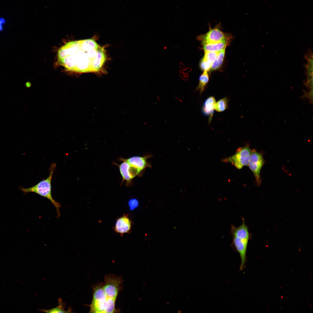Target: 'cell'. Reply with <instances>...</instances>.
Wrapping results in <instances>:
<instances>
[{
	"mask_svg": "<svg viewBox=\"0 0 313 313\" xmlns=\"http://www.w3.org/2000/svg\"><path fill=\"white\" fill-rule=\"evenodd\" d=\"M230 233L232 237V245L239 254L241 260L240 270H242L245 266L246 252L250 234L244 220L239 227L231 225Z\"/></svg>",
	"mask_w": 313,
	"mask_h": 313,
	"instance_id": "cell-2",
	"label": "cell"
},
{
	"mask_svg": "<svg viewBox=\"0 0 313 313\" xmlns=\"http://www.w3.org/2000/svg\"><path fill=\"white\" fill-rule=\"evenodd\" d=\"M251 153L249 145L247 144L239 148L234 155L223 159L222 161L231 163L237 168L240 169L244 166L248 165Z\"/></svg>",
	"mask_w": 313,
	"mask_h": 313,
	"instance_id": "cell-6",
	"label": "cell"
},
{
	"mask_svg": "<svg viewBox=\"0 0 313 313\" xmlns=\"http://www.w3.org/2000/svg\"><path fill=\"white\" fill-rule=\"evenodd\" d=\"M225 49L220 52L217 58L211 65V70H215L220 67L223 61L225 54Z\"/></svg>",
	"mask_w": 313,
	"mask_h": 313,
	"instance_id": "cell-16",
	"label": "cell"
},
{
	"mask_svg": "<svg viewBox=\"0 0 313 313\" xmlns=\"http://www.w3.org/2000/svg\"><path fill=\"white\" fill-rule=\"evenodd\" d=\"M219 52L205 51L203 58L211 63L215 61Z\"/></svg>",
	"mask_w": 313,
	"mask_h": 313,
	"instance_id": "cell-18",
	"label": "cell"
},
{
	"mask_svg": "<svg viewBox=\"0 0 313 313\" xmlns=\"http://www.w3.org/2000/svg\"><path fill=\"white\" fill-rule=\"evenodd\" d=\"M132 223L128 214H124L117 219L113 229L122 236L125 233H130L131 232Z\"/></svg>",
	"mask_w": 313,
	"mask_h": 313,
	"instance_id": "cell-10",
	"label": "cell"
},
{
	"mask_svg": "<svg viewBox=\"0 0 313 313\" xmlns=\"http://www.w3.org/2000/svg\"><path fill=\"white\" fill-rule=\"evenodd\" d=\"M59 305L57 307L50 310L41 309L40 311L46 313H68L71 312L72 309L69 308L67 310H65L66 304L63 302L61 299L58 300Z\"/></svg>",
	"mask_w": 313,
	"mask_h": 313,
	"instance_id": "cell-14",
	"label": "cell"
},
{
	"mask_svg": "<svg viewBox=\"0 0 313 313\" xmlns=\"http://www.w3.org/2000/svg\"><path fill=\"white\" fill-rule=\"evenodd\" d=\"M216 103L215 98L211 96L205 101L202 108V112L206 116H210L209 121H210L213 115Z\"/></svg>",
	"mask_w": 313,
	"mask_h": 313,
	"instance_id": "cell-11",
	"label": "cell"
},
{
	"mask_svg": "<svg viewBox=\"0 0 313 313\" xmlns=\"http://www.w3.org/2000/svg\"><path fill=\"white\" fill-rule=\"evenodd\" d=\"M212 65V63L203 58L201 61L200 66L204 71H208L211 69Z\"/></svg>",
	"mask_w": 313,
	"mask_h": 313,
	"instance_id": "cell-19",
	"label": "cell"
},
{
	"mask_svg": "<svg viewBox=\"0 0 313 313\" xmlns=\"http://www.w3.org/2000/svg\"><path fill=\"white\" fill-rule=\"evenodd\" d=\"M220 23L215 28H210L209 31L199 37L203 44L214 43L226 41L225 34L219 27Z\"/></svg>",
	"mask_w": 313,
	"mask_h": 313,
	"instance_id": "cell-9",
	"label": "cell"
},
{
	"mask_svg": "<svg viewBox=\"0 0 313 313\" xmlns=\"http://www.w3.org/2000/svg\"><path fill=\"white\" fill-rule=\"evenodd\" d=\"M56 165L55 163L52 164L50 169L49 175L46 179L31 187L26 188H22L21 189L24 193H35L49 200L55 207L58 217L60 215L59 211L60 204L53 198L51 194V182Z\"/></svg>",
	"mask_w": 313,
	"mask_h": 313,
	"instance_id": "cell-3",
	"label": "cell"
},
{
	"mask_svg": "<svg viewBox=\"0 0 313 313\" xmlns=\"http://www.w3.org/2000/svg\"><path fill=\"white\" fill-rule=\"evenodd\" d=\"M265 163V161L262 153L257 152L254 149L251 150L248 165L254 175L258 186L261 185V183L260 172Z\"/></svg>",
	"mask_w": 313,
	"mask_h": 313,
	"instance_id": "cell-7",
	"label": "cell"
},
{
	"mask_svg": "<svg viewBox=\"0 0 313 313\" xmlns=\"http://www.w3.org/2000/svg\"><path fill=\"white\" fill-rule=\"evenodd\" d=\"M228 101L226 97L220 99L216 103L214 110L218 112L224 111L227 107Z\"/></svg>",
	"mask_w": 313,
	"mask_h": 313,
	"instance_id": "cell-17",
	"label": "cell"
},
{
	"mask_svg": "<svg viewBox=\"0 0 313 313\" xmlns=\"http://www.w3.org/2000/svg\"><path fill=\"white\" fill-rule=\"evenodd\" d=\"M209 77L207 71H204L199 78V83L196 88L197 90L201 94L204 90L206 84L208 82Z\"/></svg>",
	"mask_w": 313,
	"mask_h": 313,
	"instance_id": "cell-15",
	"label": "cell"
},
{
	"mask_svg": "<svg viewBox=\"0 0 313 313\" xmlns=\"http://www.w3.org/2000/svg\"><path fill=\"white\" fill-rule=\"evenodd\" d=\"M139 204L138 201L136 199H132L128 201L129 206L131 210L136 208L139 205Z\"/></svg>",
	"mask_w": 313,
	"mask_h": 313,
	"instance_id": "cell-20",
	"label": "cell"
},
{
	"mask_svg": "<svg viewBox=\"0 0 313 313\" xmlns=\"http://www.w3.org/2000/svg\"><path fill=\"white\" fill-rule=\"evenodd\" d=\"M123 280L119 276L111 274L104 277L103 287L108 299H117L119 292L122 288Z\"/></svg>",
	"mask_w": 313,
	"mask_h": 313,
	"instance_id": "cell-5",
	"label": "cell"
},
{
	"mask_svg": "<svg viewBox=\"0 0 313 313\" xmlns=\"http://www.w3.org/2000/svg\"><path fill=\"white\" fill-rule=\"evenodd\" d=\"M121 160L122 162L120 164L115 163H114L119 168L120 174L123 179L122 181H125L127 185H130L132 179L139 173L140 171L130 165L125 159L122 158Z\"/></svg>",
	"mask_w": 313,
	"mask_h": 313,
	"instance_id": "cell-8",
	"label": "cell"
},
{
	"mask_svg": "<svg viewBox=\"0 0 313 313\" xmlns=\"http://www.w3.org/2000/svg\"><path fill=\"white\" fill-rule=\"evenodd\" d=\"M108 298L103 287V283H96L93 286L92 300L89 312L105 313Z\"/></svg>",
	"mask_w": 313,
	"mask_h": 313,
	"instance_id": "cell-4",
	"label": "cell"
},
{
	"mask_svg": "<svg viewBox=\"0 0 313 313\" xmlns=\"http://www.w3.org/2000/svg\"><path fill=\"white\" fill-rule=\"evenodd\" d=\"M227 45L226 41L220 42L203 44V48L205 51L220 52L225 49Z\"/></svg>",
	"mask_w": 313,
	"mask_h": 313,
	"instance_id": "cell-13",
	"label": "cell"
},
{
	"mask_svg": "<svg viewBox=\"0 0 313 313\" xmlns=\"http://www.w3.org/2000/svg\"><path fill=\"white\" fill-rule=\"evenodd\" d=\"M125 159L130 165L140 171L143 170L147 165L145 158L144 157L134 156Z\"/></svg>",
	"mask_w": 313,
	"mask_h": 313,
	"instance_id": "cell-12",
	"label": "cell"
},
{
	"mask_svg": "<svg viewBox=\"0 0 313 313\" xmlns=\"http://www.w3.org/2000/svg\"><path fill=\"white\" fill-rule=\"evenodd\" d=\"M58 58L67 69L80 72L98 71L105 59L104 48L92 39L66 43L59 50Z\"/></svg>",
	"mask_w": 313,
	"mask_h": 313,
	"instance_id": "cell-1",
	"label": "cell"
}]
</instances>
